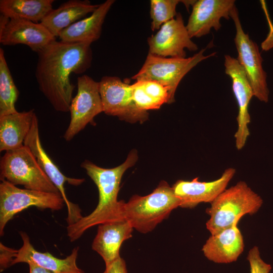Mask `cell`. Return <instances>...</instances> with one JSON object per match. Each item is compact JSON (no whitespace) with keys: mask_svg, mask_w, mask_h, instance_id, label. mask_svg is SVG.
<instances>
[{"mask_svg":"<svg viewBox=\"0 0 273 273\" xmlns=\"http://www.w3.org/2000/svg\"><path fill=\"white\" fill-rule=\"evenodd\" d=\"M90 45L55 40L37 53L35 74L38 88L56 111H69L75 87L70 75L82 74L90 67Z\"/></svg>","mask_w":273,"mask_h":273,"instance_id":"1","label":"cell"},{"mask_svg":"<svg viewBox=\"0 0 273 273\" xmlns=\"http://www.w3.org/2000/svg\"><path fill=\"white\" fill-rule=\"evenodd\" d=\"M138 158L136 151L133 150L123 163L114 168H103L88 160L81 164L98 188L99 201L97 207L89 214L67 225V235L70 242L78 240L86 231L95 225L125 219V202L118 200V194L123 174L135 164Z\"/></svg>","mask_w":273,"mask_h":273,"instance_id":"2","label":"cell"},{"mask_svg":"<svg viewBox=\"0 0 273 273\" xmlns=\"http://www.w3.org/2000/svg\"><path fill=\"white\" fill-rule=\"evenodd\" d=\"M262 198L243 180L224 190L206 209L209 218L206 227L216 234L239 223L247 214L257 213L263 204Z\"/></svg>","mask_w":273,"mask_h":273,"instance_id":"3","label":"cell"},{"mask_svg":"<svg viewBox=\"0 0 273 273\" xmlns=\"http://www.w3.org/2000/svg\"><path fill=\"white\" fill-rule=\"evenodd\" d=\"M180 205V200L172 187L162 180L150 194L144 196L135 195L125 202L124 218L133 229L146 234L152 231Z\"/></svg>","mask_w":273,"mask_h":273,"instance_id":"4","label":"cell"},{"mask_svg":"<svg viewBox=\"0 0 273 273\" xmlns=\"http://www.w3.org/2000/svg\"><path fill=\"white\" fill-rule=\"evenodd\" d=\"M0 178L15 186H23L27 189L60 193L24 145L6 151L1 157Z\"/></svg>","mask_w":273,"mask_h":273,"instance_id":"5","label":"cell"},{"mask_svg":"<svg viewBox=\"0 0 273 273\" xmlns=\"http://www.w3.org/2000/svg\"><path fill=\"white\" fill-rule=\"evenodd\" d=\"M64 204L60 193L21 189L2 180L0 184V235H4L5 226L15 215L28 207L59 210Z\"/></svg>","mask_w":273,"mask_h":273,"instance_id":"6","label":"cell"},{"mask_svg":"<svg viewBox=\"0 0 273 273\" xmlns=\"http://www.w3.org/2000/svg\"><path fill=\"white\" fill-rule=\"evenodd\" d=\"M206 49L187 58L162 57L148 53L142 68L132 79L155 80L164 85L169 89L171 104L174 102L176 89L183 78L199 63L215 55V52L204 55Z\"/></svg>","mask_w":273,"mask_h":273,"instance_id":"7","label":"cell"},{"mask_svg":"<svg viewBox=\"0 0 273 273\" xmlns=\"http://www.w3.org/2000/svg\"><path fill=\"white\" fill-rule=\"evenodd\" d=\"M230 17L234 22L236 33L234 38L238 52V61L244 69L253 89V95L261 102L268 101L269 89L266 73L262 67L263 59L257 44L244 31L235 6Z\"/></svg>","mask_w":273,"mask_h":273,"instance_id":"8","label":"cell"},{"mask_svg":"<svg viewBox=\"0 0 273 273\" xmlns=\"http://www.w3.org/2000/svg\"><path fill=\"white\" fill-rule=\"evenodd\" d=\"M103 112L131 123L149 118L147 111L139 109L133 100L131 85L116 76H105L99 82Z\"/></svg>","mask_w":273,"mask_h":273,"instance_id":"9","label":"cell"},{"mask_svg":"<svg viewBox=\"0 0 273 273\" xmlns=\"http://www.w3.org/2000/svg\"><path fill=\"white\" fill-rule=\"evenodd\" d=\"M77 84V94L69 108L70 123L63 135L66 141L72 140L87 124L93 123L95 116L103 112L99 82L83 75L78 77Z\"/></svg>","mask_w":273,"mask_h":273,"instance_id":"10","label":"cell"},{"mask_svg":"<svg viewBox=\"0 0 273 273\" xmlns=\"http://www.w3.org/2000/svg\"><path fill=\"white\" fill-rule=\"evenodd\" d=\"M24 145L30 149L39 166L61 194L67 208V216L66 219L67 224L71 225L78 221L83 217L81 209L78 204L68 200L64 185L65 183H67L69 185L78 186L82 184L85 179L66 176L48 156L41 144L38 122L36 115L31 129L25 139Z\"/></svg>","mask_w":273,"mask_h":273,"instance_id":"11","label":"cell"},{"mask_svg":"<svg viewBox=\"0 0 273 273\" xmlns=\"http://www.w3.org/2000/svg\"><path fill=\"white\" fill-rule=\"evenodd\" d=\"M148 43V53L162 57L186 58V49L190 51L198 49L191 40L180 13L149 37Z\"/></svg>","mask_w":273,"mask_h":273,"instance_id":"12","label":"cell"},{"mask_svg":"<svg viewBox=\"0 0 273 273\" xmlns=\"http://www.w3.org/2000/svg\"><path fill=\"white\" fill-rule=\"evenodd\" d=\"M224 67L225 73L232 79L233 91L238 106V127L234 137L236 148L240 150L245 146L250 135L248 125L251 118L248 107L254 95L246 73L237 59L225 55Z\"/></svg>","mask_w":273,"mask_h":273,"instance_id":"13","label":"cell"},{"mask_svg":"<svg viewBox=\"0 0 273 273\" xmlns=\"http://www.w3.org/2000/svg\"><path fill=\"white\" fill-rule=\"evenodd\" d=\"M236 173L229 167L220 177L210 181H200L198 177L192 180H178L172 188L180 200V207L193 208L201 203H211L224 190Z\"/></svg>","mask_w":273,"mask_h":273,"instance_id":"14","label":"cell"},{"mask_svg":"<svg viewBox=\"0 0 273 273\" xmlns=\"http://www.w3.org/2000/svg\"><path fill=\"white\" fill-rule=\"evenodd\" d=\"M234 0H199L192 5L186 28L192 38L208 34L212 28L218 30L221 18L229 20L234 7Z\"/></svg>","mask_w":273,"mask_h":273,"instance_id":"15","label":"cell"},{"mask_svg":"<svg viewBox=\"0 0 273 273\" xmlns=\"http://www.w3.org/2000/svg\"><path fill=\"white\" fill-rule=\"evenodd\" d=\"M56 38L40 22L23 19H10L0 30V42L3 45L23 44L37 53L56 40Z\"/></svg>","mask_w":273,"mask_h":273,"instance_id":"16","label":"cell"},{"mask_svg":"<svg viewBox=\"0 0 273 273\" xmlns=\"http://www.w3.org/2000/svg\"><path fill=\"white\" fill-rule=\"evenodd\" d=\"M19 234L23 244L17 250L12 265L18 263H32L55 273H84L76 264L79 247H75L66 258L60 259L49 252L38 251L31 244L26 233L21 231Z\"/></svg>","mask_w":273,"mask_h":273,"instance_id":"17","label":"cell"},{"mask_svg":"<svg viewBox=\"0 0 273 273\" xmlns=\"http://www.w3.org/2000/svg\"><path fill=\"white\" fill-rule=\"evenodd\" d=\"M238 223L211 236L203 245L202 251L209 260L216 263L237 261L244 249L243 235Z\"/></svg>","mask_w":273,"mask_h":273,"instance_id":"18","label":"cell"},{"mask_svg":"<svg viewBox=\"0 0 273 273\" xmlns=\"http://www.w3.org/2000/svg\"><path fill=\"white\" fill-rule=\"evenodd\" d=\"M133 230L125 219L99 224L92 248L102 257L105 265L108 264L120 256L121 246L132 237Z\"/></svg>","mask_w":273,"mask_h":273,"instance_id":"19","label":"cell"},{"mask_svg":"<svg viewBox=\"0 0 273 273\" xmlns=\"http://www.w3.org/2000/svg\"><path fill=\"white\" fill-rule=\"evenodd\" d=\"M114 2V0H107L99 5L89 16L63 30L58 36L60 40L92 44L98 40L101 36L106 16Z\"/></svg>","mask_w":273,"mask_h":273,"instance_id":"20","label":"cell"},{"mask_svg":"<svg viewBox=\"0 0 273 273\" xmlns=\"http://www.w3.org/2000/svg\"><path fill=\"white\" fill-rule=\"evenodd\" d=\"M36 114L33 109L0 116V151L18 149L24 145Z\"/></svg>","mask_w":273,"mask_h":273,"instance_id":"21","label":"cell"},{"mask_svg":"<svg viewBox=\"0 0 273 273\" xmlns=\"http://www.w3.org/2000/svg\"><path fill=\"white\" fill-rule=\"evenodd\" d=\"M99 5H93L87 0H70L53 9L40 23L58 37L63 30L92 14Z\"/></svg>","mask_w":273,"mask_h":273,"instance_id":"22","label":"cell"},{"mask_svg":"<svg viewBox=\"0 0 273 273\" xmlns=\"http://www.w3.org/2000/svg\"><path fill=\"white\" fill-rule=\"evenodd\" d=\"M54 0H1L0 12L10 19L40 22L53 9Z\"/></svg>","mask_w":273,"mask_h":273,"instance_id":"23","label":"cell"},{"mask_svg":"<svg viewBox=\"0 0 273 273\" xmlns=\"http://www.w3.org/2000/svg\"><path fill=\"white\" fill-rule=\"evenodd\" d=\"M131 87L133 100L141 110L158 109L163 104H170L168 88L156 81L136 80Z\"/></svg>","mask_w":273,"mask_h":273,"instance_id":"24","label":"cell"},{"mask_svg":"<svg viewBox=\"0 0 273 273\" xmlns=\"http://www.w3.org/2000/svg\"><path fill=\"white\" fill-rule=\"evenodd\" d=\"M19 92L9 70L4 50L0 48V116L17 112Z\"/></svg>","mask_w":273,"mask_h":273,"instance_id":"25","label":"cell"},{"mask_svg":"<svg viewBox=\"0 0 273 273\" xmlns=\"http://www.w3.org/2000/svg\"><path fill=\"white\" fill-rule=\"evenodd\" d=\"M180 2L178 0L150 1L151 27L153 31L159 30L164 24L176 16V8Z\"/></svg>","mask_w":273,"mask_h":273,"instance_id":"26","label":"cell"},{"mask_svg":"<svg viewBox=\"0 0 273 273\" xmlns=\"http://www.w3.org/2000/svg\"><path fill=\"white\" fill-rule=\"evenodd\" d=\"M247 260L250 265V273H269L271 270V265L261 258L259 249L256 246L249 250Z\"/></svg>","mask_w":273,"mask_h":273,"instance_id":"27","label":"cell"},{"mask_svg":"<svg viewBox=\"0 0 273 273\" xmlns=\"http://www.w3.org/2000/svg\"><path fill=\"white\" fill-rule=\"evenodd\" d=\"M17 250L8 247L0 243V270L3 271L10 266L15 258Z\"/></svg>","mask_w":273,"mask_h":273,"instance_id":"28","label":"cell"},{"mask_svg":"<svg viewBox=\"0 0 273 273\" xmlns=\"http://www.w3.org/2000/svg\"><path fill=\"white\" fill-rule=\"evenodd\" d=\"M105 265V270L103 273H127L125 262L120 256Z\"/></svg>","mask_w":273,"mask_h":273,"instance_id":"29","label":"cell"},{"mask_svg":"<svg viewBox=\"0 0 273 273\" xmlns=\"http://www.w3.org/2000/svg\"><path fill=\"white\" fill-rule=\"evenodd\" d=\"M28 264L29 267V273H55L34 263H30Z\"/></svg>","mask_w":273,"mask_h":273,"instance_id":"30","label":"cell"}]
</instances>
